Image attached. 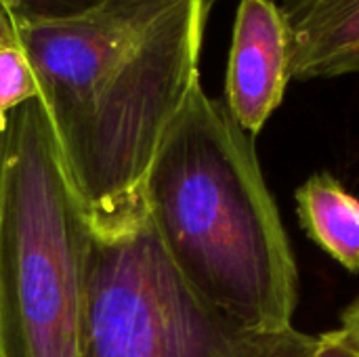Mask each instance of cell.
Here are the masks:
<instances>
[{
	"mask_svg": "<svg viewBox=\"0 0 359 357\" xmlns=\"http://www.w3.org/2000/svg\"><path fill=\"white\" fill-rule=\"evenodd\" d=\"M320 335L255 330L179 276L149 219L118 236L90 231L82 357H311Z\"/></svg>",
	"mask_w": 359,
	"mask_h": 357,
	"instance_id": "cell-4",
	"label": "cell"
},
{
	"mask_svg": "<svg viewBox=\"0 0 359 357\" xmlns=\"http://www.w3.org/2000/svg\"><path fill=\"white\" fill-rule=\"evenodd\" d=\"M32 99H40L38 80L21 46L17 21L0 2V133L11 114Z\"/></svg>",
	"mask_w": 359,
	"mask_h": 357,
	"instance_id": "cell-8",
	"label": "cell"
},
{
	"mask_svg": "<svg viewBox=\"0 0 359 357\" xmlns=\"http://www.w3.org/2000/svg\"><path fill=\"white\" fill-rule=\"evenodd\" d=\"M212 0H111L80 17L17 23L67 179L95 236L147 219L143 187L200 82Z\"/></svg>",
	"mask_w": 359,
	"mask_h": 357,
	"instance_id": "cell-1",
	"label": "cell"
},
{
	"mask_svg": "<svg viewBox=\"0 0 359 357\" xmlns=\"http://www.w3.org/2000/svg\"><path fill=\"white\" fill-rule=\"evenodd\" d=\"M90 225L40 99L0 133V357H82Z\"/></svg>",
	"mask_w": 359,
	"mask_h": 357,
	"instance_id": "cell-3",
	"label": "cell"
},
{
	"mask_svg": "<svg viewBox=\"0 0 359 357\" xmlns=\"http://www.w3.org/2000/svg\"><path fill=\"white\" fill-rule=\"evenodd\" d=\"M301 227L347 271H359V198L334 175L316 173L294 194Z\"/></svg>",
	"mask_w": 359,
	"mask_h": 357,
	"instance_id": "cell-7",
	"label": "cell"
},
{
	"mask_svg": "<svg viewBox=\"0 0 359 357\" xmlns=\"http://www.w3.org/2000/svg\"><path fill=\"white\" fill-rule=\"evenodd\" d=\"M294 42L280 0H240L225 72V105L257 137L292 82Z\"/></svg>",
	"mask_w": 359,
	"mask_h": 357,
	"instance_id": "cell-5",
	"label": "cell"
},
{
	"mask_svg": "<svg viewBox=\"0 0 359 357\" xmlns=\"http://www.w3.org/2000/svg\"><path fill=\"white\" fill-rule=\"evenodd\" d=\"M292 32V80L359 74V0H280Z\"/></svg>",
	"mask_w": 359,
	"mask_h": 357,
	"instance_id": "cell-6",
	"label": "cell"
},
{
	"mask_svg": "<svg viewBox=\"0 0 359 357\" xmlns=\"http://www.w3.org/2000/svg\"><path fill=\"white\" fill-rule=\"evenodd\" d=\"M311 357H359V351L353 341L345 335V330L337 328L320 335L318 349Z\"/></svg>",
	"mask_w": 359,
	"mask_h": 357,
	"instance_id": "cell-10",
	"label": "cell"
},
{
	"mask_svg": "<svg viewBox=\"0 0 359 357\" xmlns=\"http://www.w3.org/2000/svg\"><path fill=\"white\" fill-rule=\"evenodd\" d=\"M143 198L162 248L198 297L255 330L294 326L297 259L255 137L202 80L166 130Z\"/></svg>",
	"mask_w": 359,
	"mask_h": 357,
	"instance_id": "cell-2",
	"label": "cell"
},
{
	"mask_svg": "<svg viewBox=\"0 0 359 357\" xmlns=\"http://www.w3.org/2000/svg\"><path fill=\"white\" fill-rule=\"evenodd\" d=\"M341 330H345V335L353 341V345L358 347L359 351V295L351 301V305L343 311Z\"/></svg>",
	"mask_w": 359,
	"mask_h": 357,
	"instance_id": "cell-11",
	"label": "cell"
},
{
	"mask_svg": "<svg viewBox=\"0 0 359 357\" xmlns=\"http://www.w3.org/2000/svg\"><path fill=\"white\" fill-rule=\"evenodd\" d=\"M212 2H215V0H212Z\"/></svg>",
	"mask_w": 359,
	"mask_h": 357,
	"instance_id": "cell-12",
	"label": "cell"
},
{
	"mask_svg": "<svg viewBox=\"0 0 359 357\" xmlns=\"http://www.w3.org/2000/svg\"><path fill=\"white\" fill-rule=\"evenodd\" d=\"M17 23L61 21L80 17L111 0H0Z\"/></svg>",
	"mask_w": 359,
	"mask_h": 357,
	"instance_id": "cell-9",
	"label": "cell"
}]
</instances>
